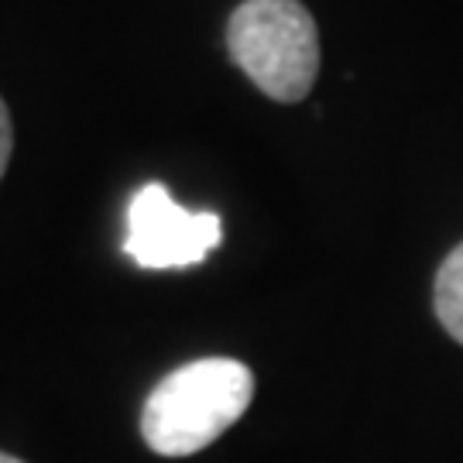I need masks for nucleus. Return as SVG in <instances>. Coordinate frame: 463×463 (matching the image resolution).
Listing matches in <instances>:
<instances>
[{
  "label": "nucleus",
  "mask_w": 463,
  "mask_h": 463,
  "mask_svg": "<svg viewBox=\"0 0 463 463\" xmlns=\"http://www.w3.org/2000/svg\"><path fill=\"white\" fill-rule=\"evenodd\" d=\"M254 398V374L233 357H203L155 384L141 436L162 457H189L220 439Z\"/></svg>",
  "instance_id": "f257e3e1"
},
{
  "label": "nucleus",
  "mask_w": 463,
  "mask_h": 463,
  "mask_svg": "<svg viewBox=\"0 0 463 463\" xmlns=\"http://www.w3.org/2000/svg\"><path fill=\"white\" fill-rule=\"evenodd\" d=\"M11 151H14V128H11V114H7V103L0 99V179H4V172H7Z\"/></svg>",
  "instance_id": "39448f33"
},
{
  "label": "nucleus",
  "mask_w": 463,
  "mask_h": 463,
  "mask_svg": "<svg viewBox=\"0 0 463 463\" xmlns=\"http://www.w3.org/2000/svg\"><path fill=\"white\" fill-rule=\"evenodd\" d=\"M436 316L443 323V330L463 344V244L447 254V261L436 271V288H432Z\"/></svg>",
  "instance_id": "20e7f679"
},
{
  "label": "nucleus",
  "mask_w": 463,
  "mask_h": 463,
  "mask_svg": "<svg viewBox=\"0 0 463 463\" xmlns=\"http://www.w3.org/2000/svg\"><path fill=\"white\" fill-rule=\"evenodd\" d=\"M223 227L216 213H193L179 206L162 183L137 189L128 210V237L124 250L141 268H189L206 261V254L220 244Z\"/></svg>",
  "instance_id": "7ed1b4c3"
},
{
  "label": "nucleus",
  "mask_w": 463,
  "mask_h": 463,
  "mask_svg": "<svg viewBox=\"0 0 463 463\" xmlns=\"http://www.w3.org/2000/svg\"><path fill=\"white\" fill-rule=\"evenodd\" d=\"M227 52L279 103L306 99L319 76V32L298 0H244L227 21Z\"/></svg>",
  "instance_id": "f03ea898"
},
{
  "label": "nucleus",
  "mask_w": 463,
  "mask_h": 463,
  "mask_svg": "<svg viewBox=\"0 0 463 463\" xmlns=\"http://www.w3.org/2000/svg\"><path fill=\"white\" fill-rule=\"evenodd\" d=\"M0 463H24V460H17V457H11V453H0Z\"/></svg>",
  "instance_id": "423d86ee"
}]
</instances>
